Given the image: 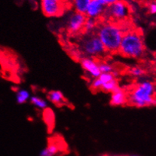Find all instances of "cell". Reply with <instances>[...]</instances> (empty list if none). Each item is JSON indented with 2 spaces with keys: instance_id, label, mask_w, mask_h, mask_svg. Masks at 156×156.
<instances>
[{
  "instance_id": "5bb4252c",
  "label": "cell",
  "mask_w": 156,
  "mask_h": 156,
  "mask_svg": "<svg viewBox=\"0 0 156 156\" xmlns=\"http://www.w3.org/2000/svg\"><path fill=\"white\" fill-rule=\"evenodd\" d=\"M30 102L35 107L39 109H41V110H44V109H47L48 106L47 100L38 96L30 97Z\"/></svg>"
},
{
  "instance_id": "7a4b0ae2",
  "label": "cell",
  "mask_w": 156,
  "mask_h": 156,
  "mask_svg": "<svg viewBox=\"0 0 156 156\" xmlns=\"http://www.w3.org/2000/svg\"><path fill=\"white\" fill-rule=\"evenodd\" d=\"M155 92L156 87L152 82L142 81L128 94V104L138 108L156 105Z\"/></svg>"
},
{
  "instance_id": "6da1fadb",
  "label": "cell",
  "mask_w": 156,
  "mask_h": 156,
  "mask_svg": "<svg viewBox=\"0 0 156 156\" xmlns=\"http://www.w3.org/2000/svg\"><path fill=\"white\" fill-rule=\"evenodd\" d=\"M123 26L115 22H105L98 24L96 33L107 53H119L122 39L125 33Z\"/></svg>"
},
{
  "instance_id": "30bf717a",
  "label": "cell",
  "mask_w": 156,
  "mask_h": 156,
  "mask_svg": "<svg viewBox=\"0 0 156 156\" xmlns=\"http://www.w3.org/2000/svg\"><path fill=\"white\" fill-rule=\"evenodd\" d=\"M111 94L110 104L112 106H122L128 104V94L123 89L119 87Z\"/></svg>"
},
{
  "instance_id": "9a60e30c",
  "label": "cell",
  "mask_w": 156,
  "mask_h": 156,
  "mask_svg": "<svg viewBox=\"0 0 156 156\" xmlns=\"http://www.w3.org/2000/svg\"><path fill=\"white\" fill-rule=\"evenodd\" d=\"M30 99V93L25 89H18L16 91V101L18 104H24Z\"/></svg>"
},
{
  "instance_id": "8992f818",
  "label": "cell",
  "mask_w": 156,
  "mask_h": 156,
  "mask_svg": "<svg viewBox=\"0 0 156 156\" xmlns=\"http://www.w3.org/2000/svg\"><path fill=\"white\" fill-rule=\"evenodd\" d=\"M66 0H41V8L46 17L61 15L66 9Z\"/></svg>"
},
{
  "instance_id": "e0dca14e",
  "label": "cell",
  "mask_w": 156,
  "mask_h": 156,
  "mask_svg": "<svg viewBox=\"0 0 156 156\" xmlns=\"http://www.w3.org/2000/svg\"><path fill=\"white\" fill-rule=\"evenodd\" d=\"M119 87V82H118L117 79H114L113 80L110 81V82L103 84L100 90L106 92V93H112Z\"/></svg>"
},
{
  "instance_id": "ac0fdd59",
  "label": "cell",
  "mask_w": 156,
  "mask_h": 156,
  "mask_svg": "<svg viewBox=\"0 0 156 156\" xmlns=\"http://www.w3.org/2000/svg\"><path fill=\"white\" fill-rule=\"evenodd\" d=\"M43 118H44V122L47 124L48 126L51 128L55 123V115H54L53 111L48 108L44 109V112H43Z\"/></svg>"
},
{
  "instance_id": "484cf974",
  "label": "cell",
  "mask_w": 156,
  "mask_h": 156,
  "mask_svg": "<svg viewBox=\"0 0 156 156\" xmlns=\"http://www.w3.org/2000/svg\"><path fill=\"white\" fill-rule=\"evenodd\" d=\"M155 99H156V92H155Z\"/></svg>"
},
{
  "instance_id": "d4e9b609",
  "label": "cell",
  "mask_w": 156,
  "mask_h": 156,
  "mask_svg": "<svg viewBox=\"0 0 156 156\" xmlns=\"http://www.w3.org/2000/svg\"><path fill=\"white\" fill-rule=\"evenodd\" d=\"M130 156H139V155H130Z\"/></svg>"
},
{
  "instance_id": "5b68a950",
  "label": "cell",
  "mask_w": 156,
  "mask_h": 156,
  "mask_svg": "<svg viewBox=\"0 0 156 156\" xmlns=\"http://www.w3.org/2000/svg\"><path fill=\"white\" fill-rule=\"evenodd\" d=\"M130 14V7L125 0H118L113 4L106 7L103 16L116 23L127 20Z\"/></svg>"
},
{
  "instance_id": "3957f363",
  "label": "cell",
  "mask_w": 156,
  "mask_h": 156,
  "mask_svg": "<svg viewBox=\"0 0 156 156\" xmlns=\"http://www.w3.org/2000/svg\"><path fill=\"white\" fill-rule=\"evenodd\" d=\"M146 51L144 39L141 33L137 30H128L122 39L119 53L128 58L140 59Z\"/></svg>"
},
{
  "instance_id": "2e32d148",
  "label": "cell",
  "mask_w": 156,
  "mask_h": 156,
  "mask_svg": "<svg viewBox=\"0 0 156 156\" xmlns=\"http://www.w3.org/2000/svg\"><path fill=\"white\" fill-rule=\"evenodd\" d=\"M91 0H73L75 9L76 12L85 14Z\"/></svg>"
},
{
  "instance_id": "4fadbf2b",
  "label": "cell",
  "mask_w": 156,
  "mask_h": 156,
  "mask_svg": "<svg viewBox=\"0 0 156 156\" xmlns=\"http://www.w3.org/2000/svg\"><path fill=\"white\" fill-rule=\"evenodd\" d=\"M60 146L55 143H50L39 153V156H55L60 152Z\"/></svg>"
},
{
  "instance_id": "8fae6325",
  "label": "cell",
  "mask_w": 156,
  "mask_h": 156,
  "mask_svg": "<svg viewBox=\"0 0 156 156\" xmlns=\"http://www.w3.org/2000/svg\"><path fill=\"white\" fill-rule=\"evenodd\" d=\"M48 98L51 103L59 106H63L66 103L64 95L60 90H51L48 94Z\"/></svg>"
},
{
  "instance_id": "d6986e66",
  "label": "cell",
  "mask_w": 156,
  "mask_h": 156,
  "mask_svg": "<svg viewBox=\"0 0 156 156\" xmlns=\"http://www.w3.org/2000/svg\"><path fill=\"white\" fill-rule=\"evenodd\" d=\"M129 73L131 76L135 78H141L144 76L145 71L140 66H133L129 69Z\"/></svg>"
},
{
  "instance_id": "ba28073f",
  "label": "cell",
  "mask_w": 156,
  "mask_h": 156,
  "mask_svg": "<svg viewBox=\"0 0 156 156\" xmlns=\"http://www.w3.org/2000/svg\"><path fill=\"white\" fill-rule=\"evenodd\" d=\"M81 66L86 74L92 79H97L101 74L99 69V62L92 57H83L80 60Z\"/></svg>"
},
{
  "instance_id": "7c38bea8",
  "label": "cell",
  "mask_w": 156,
  "mask_h": 156,
  "mask_svg": "<svg viewBox=\"0 0 156 156\" xmlns=\"http://www.w3.org/2000/svg\"><path fill=\"white\" fill-rule=\"evenodd\" d=\"M98 26V22L97 21V19L87 17L82 33L84 34H91V33H96Z\"/></svg>"
},
{
  "instance_id": "277c9868",
  "label": "cell",
  "mask_w": 156,
  "mask_h": 156,
  "mask_svg": "<svg viewBox=\"0 0 156 156\" xmlns=\"http://www.w3.org/2000/svg\"><path fill=\"white\" fill-rule=\"evenodd\" d=\"M79 51L82 55V58L92 57L97 59L103 57L107 53L96 33L84 34L79 42Z\"/></svg>"
},
{
  "instance_id": "44dd1931",
  "label": "cell",
  "mask_w": 156,
  "mask_h": 156,
  "mask_svg": "<svg viewBox=\"0 0 156 156\" xmlns=\"http://www.w3.org/2000/svg\"><path fill=\"white\" fill-rule=\"evenodd\" d=\"M98 78H99L100 80L101 81L103 84L106 83V82H110V81L115 79L112 73H101Z\"/></svg>"
},
{
  "instance_id": "7402d4cb",
  "label": "cell",
  "mask_w": 156,
  "mask_h": 156,
  "mask_svg": "<svg viewBox=\"0 0 156 156\" xmlns=\"http://www.w3.org/2000/svg\"><path fill=\"white\" fill-rule=\"evenodd\" d=\"M149 12L152 14H156V1L151 2L149 4Z\"/></svg>"
},
{
  "instance_id": "52a82bcc",
  "label": "cell",
  "mask_w": 156,
  "mask_h": 156,
  "mask_svg": "<svg viewBox=\"0 0 156 156\" xmlns=\"http://www.w3.org/2000/svg\"><path fill=\"white\" fill-rule=\"evenodd\" d=\"M87 17L85 14L74 12L69 17L66 22V30L69 34L76 35L82 33Z\"/></svg>"
},
{
  "instance_id": "cb8c5ba5",
  "label": "cell",
  "mask_w": 156,
  "mask_h": 156,
  "mask_svg": "<svg viewBox=\"0 0 156 156\" xmlns=\"http://www.w3.org/2000/svg\"><path fill=\"white\" fill-rule=\"evenodd\" d=\"M136 1L140 2H146L147 0H136Z\"/></svg>"
},
{
  "instance_id": "9c48e42d",
  "label": "cell",
  "mask_w": 156,
  "mask_h": 156,
  "mask_svg": "<svg viewBox=\"0 0 156 156\" xmlns=\"http://www.w3.org/2000/svg\"><path fill=\"white\" fill-rule=\"evenodd\" d=\"M106 7L101 4L98 0H91L86 11L85 15L90 18L98 19L103 16Z\"/></svg>"
},
{
  "instance_id": "603a6c76",
  "label": "cell",
  "mask_w": 156,
  "mask_h": 156,
  "mask_svg": "<svg viewBox=\"0 0 156 156\" xmlns=\"http://www.w3.org/2000/svg\"><path fill=\"white\" fill-rule=\"evenodd\" d=\"M98 1H99L103 5H104L105 7H107V6L113 4L114 2H115L118 0H98Z\"/></svg>"
},
{
  "instance_id": "ffe728a7",
  "label": "cell",
  "mask_w": 156,
  "mask_h": 156,
  "mask_svg": "<svg viewBox=\"0 0 156 156\" xmlns=\"http://www.w3.org/2000/svg\"><path fill=\"white\" fill-rule=\"evenodd\" d=\"M99 69L101 73H112L115 70L113 66L105 62H99Z\"/></svg>"
}]
</instances>
